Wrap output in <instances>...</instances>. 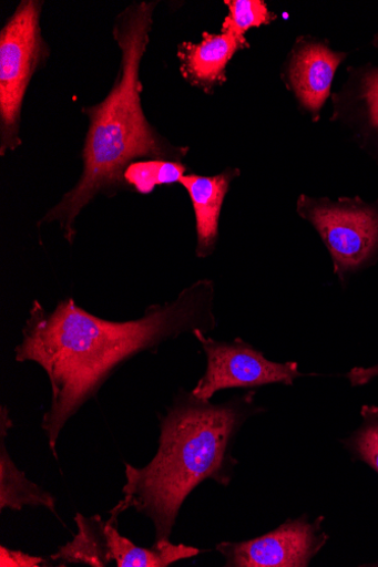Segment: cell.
Returning <instances> with one entry per match:
<instances>
[{
	"mask_svg": "<svg viewBox=\"0 0 378 567\" xmlns=\"http://www.w3.org/2000/svg\"><path fill=\"white\" fill-rule=\"evenodd\" d=\"M214 298V282L202 279L175 300L151 305L142 318L126 322L94 317L73 298L61 300L51 312L39 300L32 302L16 360L40 365L48 377L51 402L41 427L57 460L65 425L130 359L156 353L162 343L183 334L217 328Z\"/></svg>",
	"mask_w": 378,
	"mask_h": 567,
	"instance_id": "6da1fadb",
	"label": "cell"
},
{
	"mask_svg": "<svg viewBox=\"0 0 378 567\" xmlns=\"http://www.w3.org/2000/svg\"><path fill=\"white\" fill-rule=\"evenodd\" d=\"M255 391L223 403L181 390L165 416H160L159 449L143 468L125 463L124 509L150 519L155 542H171L181 508L191 493L211 480L229 486L238 460L234 444L244 424L262 414Z\"/></svg>",
	"mask_w": 378,
	"mask_h": 567,
	"instance_id": "7a4b0ae2",
	"label": "cell"
},
{
	"mask_svg": "<svg viewBox=\"0 0 378 567\" xmlns=\"http://www.w3.org/2000/svg\"><path fill=\"white\" fill-rule=\"evenodd\" d=\"M153 8V3H141L120 17L114 33L123 54L121 73L110 95L100 105L84 111L90 126L83 150V174L39 223H60L71 245L79 215L95 196H114L125 187L123 176L134 161L180 162L188 151L161 140L141 105L140 65L149 43Z\"/></svg>",
	"mask_w": 378,
	"mask_h": 567,
	"instance_id": "3957f363",
	"label": "cell"
},
{
	"mask_svg": "<svg viewBox=\"0 0 378 567\" xmlns=\"http://www.w3.org/2000/svg\"><path fill=\"white\" fill-rule=\"evenodd\" d=\"M298 215L313 225L327 246L340 282L369 267L378 256V204L359 197L311 198L302 195Z\"/></svg>",
	"mask_w": 378,
	"mask_h": 567,
	"instance_id": "277c9868",
	"label": "cell"
},
{
	"mask_svg": "<svg viewBox=\"0 0 378 567\" xmlns=\"http://www.w3.org/2000/svg\"><path fill=\"white\" fill-rule=\"evenodd\" d=\"M125 509L121 502L110 512V519L100 515L91 518L76 513L78 535L50 556L59 566L83 564L93 567H167L176 561L204 553L193 546L172 542H155L152 547H140L121 535L119 518Z\"/></svg>",
	"mask_w": 378,
	"mask_h": 567,
	"instance_id": "5b68a950",
	"label": "cell"
},
{
	"mask_svg": "<svg viewBox=\"0 0 378 567\" xmlns=\"http://www.w3.org/2000/svg\"><path fill=\"white\" fill-rule=\"evenodd\" d=\"M42 3L22 2L0 32V130L2 156L20 145L19 127L23 99L45 44L40 31Z\"/></svg>",
	"mask_w": 378,
	"mask_h": 567,
	"instance_id": "8992f818",
	"label": "cell"
},
{
	"mask_svg": "<svg viewBox=\"0 0 378 567\" xmlns=\"http://www.w3.org/2000/svg\"><path fill=\"white\" fill-rule=\"evenodd\" d=\"M193 336L198 340L206 355V370L193 394L210 400L222 390L254 389L272 384L294 385L304 378L298 363H275L262 351L237 338L232 342L217 341L202 331Z\"/></svg>",
	"mask_w": 378,
	"mask_h": 567,
	"instance_id": "52a82bcc",
	"label": "cell"
},
{
	"mask_svg": "<svg viewBox=\"0 0 378 567\" xmlns=\"http://www.w3.org/2000/svg\"><path fill=\"white\" fill-rule=\"evenodd\" d=\"M318 517L309 522L303 514L260 537L241 543H221L217 550L225 557L227 567H307L319 550L327 545L329 535Z\"/></svg>",
	"mask_w": 378,
	"mask_h": 567,
	"instance_id": "ba28073f",
	"label": "cell"
},
{
	"mask_svg": "<svg viewBox=\"0 0 378 567\" xmlns=\"http://www.w3.org/2000/svg\"><path fill=\"white\" fill-rule=\"evenodd\" d=\"M345 54L335 53L320 42L307 41L295 48L288 80L302 105L318 116L330 95L331 85Z\"/></svg>",
	"mask_w": 378,
	"mask_h": 567,
	"instance_id": "9c48e42d",
	"label": "cell"
},
{
	"mask_svg": "<svg viewBox=\"0 0 378 567\" xmlns=\"http://www.w3.org/2000/svg\"><path fill=\"white\" fill-rule=\"evenodd\" d=\"M238 176V171L227 169L215 176L185 175L181 181L194 208L198 259L212 255L217 246L223 205L232 182Z\"/></svg>",
	"mask_w": 378,
	"mask_h": 567,
	"instance_id": "30bf717a",
	"label": "cell"
},
{
	"mask_svg": "<svg viewBox=\"0 0 378 567\" xmlns=\"http://www.w3.org/2000/svg\"><path fill=\"white\" fill-rule=\"evenodd\" d=\"M247 45L245 37L231 32L222 34H203V40L195 44H181L178 56L182 73L194 85L205 90L226 81V68L237 51Z\"/></svg>",
	"mask_w": 378,
	"mask_h": 567,
	"instance_id": "8fae6325",
	"label": "cell"
},
{
	"mask_svg": "<svg viewBox=\"0 0 378 567\" xmlns=\"http://www.w3.org/2000/svg\"><path fill=\"white\" fill-rule=\"evenodd\" d=\"M13 427L10 411L2 405L0 412V511H22L24 506H43L60 519L57 498L28 480L13 462L6 445L9 431Z\"/></svg>",
	"mask_w": 378,
	"mask_h": 567,
	"instance_id": "7c38bea8",
	"label": "cell"
},
{
	"mask_svg": "<svg viewBox=\"0 0 378 567\" xmlns=\"http://www.w3.org/2000/svg\"><path fill=\"white\" fill-rule=\"evenodd\" d=\"M187 167L180 162L145 161L131 164L123 176L125 186L149 195L156 186L181 184Z\"/></svg>",
	"mask_w": 378,
	"mask_h": 567,
	"instance_id": "4fadbf2b",
	"label": "cell"
},
{
	"mask_svg": "<svg viewBox=\"0 0 378 567\" xmlns=\"http://www.w3.org/2000/svg\"><path fill=\"white\" fill-rule=\"evenodd\" d=\"M360 415V426L341 443L355 461L366 463L378 474V406L365 404Z\"/></svg>",
	"mask_w": 378,
	"mask_h": 567,
	"instance_id": "5bb4252c",
	"label": "cell"
},
{
	"mask_svg": "<svg viewBox=\"0 0 378 567\" xmlns=\"http://www.w3.org/2000/svg\"><path fill=\"white\" fill-rule=\"evenodd\" d=\"M226 4L229 8V14L223 24V32L244 37L251 28L272 23L276 19V16L269 12L266 4L259 0H232Z\"/></svg>",
	"mask_w": 378,
	"mask_h": 567,
	"instance_id": "9a60e30c",
	"label": "cell"
},
{
	"mask_svg": "<svg viewBox=\"0 0 378 567\" xmlns=\"http://www.w3.org/2000/svg\"><path fill=\"white\" fill-rule=\"evenodd\" d=\"M362 97L371 128L378 135V70L368 73L364 80Z\"/></svg>",
	"mask_w": 378,
	"mask_h": 567,
	"instance_id": "2e32d148",
	"label": "cell"
},
{
	"mask_svg": "<svg viewBox=\"0 0 378 567\" xmlns=\"http://www.w3.org/2000/svg\"><path fill=\"white\" fill-rule=\"evenodd\" d=\"M47 560L39 556H31L20 550L0 547V566L2 567H40L47 566Z\"/></svg>",
	"mask_w": 378,
	"mask_h": 567,
	"instance_id": "e0dca14e",
	"label": "cell"
},
{
	"mask_svg": "<svg viewBox=\"0 0 378 567\" xmlns=\"http://www.w3.org/2000/svg\"><path fill=\"white\" fill-rule=\"evenodd\" d=\"M346 378L350 381L351 386H364L378 378V365L368 369L355 368L346 375Z\"/></svg>",
	"mask_w": 378,
	"mask_h": 567,
	"instance_id": "ac0fdd59",
	"label": "cell"
},
{
	"mask_svg": "<svg viewBox=\"0 0 378 567\" xmlns=\"http://www.w3.org/2000/svg\"><path fill=\"white\" fill-rule=\"evenodd\" d=\"M376 42L378 43V37H377V39H376Z\"/></svg>",
	"mask_w": 378,
	"mask_h": 567,
	"instance_id": "d6986e66",
	"label": "cell"
}]
</instances>
